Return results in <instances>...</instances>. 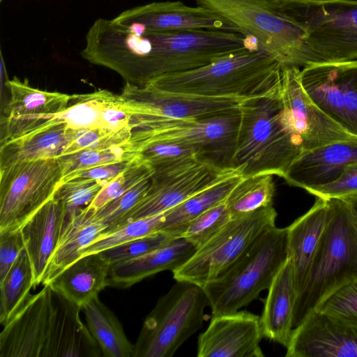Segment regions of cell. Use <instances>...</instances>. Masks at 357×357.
Returning <instances> with one entry per match:
<instances>
[{
  "label": "cell",
  "mask_w": 357,
  "mask_h": 357,
  "mask_svg": "<svg viewBox=\"0 0 357 357\" xmlns=\"http://www.w3.org/2000/svg\"><path fill=\"white\" fill-rule=\"evenodd\" d=\"M280 88L268 95L248 98L239 106L231 167L241 168L243 177L270 174L284 178L303 152L282 107Z\"/></svg>",
  "instance_id": "6da1fadb"
},
{
  "label": "cell",
  "mask_w": 357,
  "mask_h": 357,
  "mask_svg": "<svg viewBox=\"0 0 357 357\" xmlns=\"http://www.w3.org/2000/svg\"><path fill=\"white\" fill-rule=\"evenodd\" d=\"M282 68L281 63L261 48L245 49L199 68L160 76L149 83L190 94L252 98L276 91Z\"/></svg>",
  "instance_id": "7a4b0ae2"
},
{
  "label": "cell",
  "mask_w": 357,
  "mask_h": 357,
  "mask_svg": "<svg viewBox=\"0 0 357 357\" xmlns=\"http://www.w3.org/2000/svg\"><path fill=\"white\" fill-rule=\"evenodd\" d=\"M329 202L328 223L305 285L295 299L293 329L332 294L357 279V225L345 199Z\"/></svg>",
  "instance_id": "3957f363"
},
{
  "label": "cell",
  "mask_w": 357,
  "mask_h": 357,
  "mask_svg": "<svg viewBox=\"0 0 357 357\" xmlns=\"http://www.w3.org/2000/svg\"><path fill=\"white\" fill-rule=\"evenodd\" d=\"M288 228L260 234L227 269L204 287L213 316L234 312L271 286L288 259Z\"/></svg>",
  "instance_id": "277c9868"
},
{
  "label": "cell",
  "mask_w": 357,
  "mask_h": 357,
  "mask_svg": "<svg viewBox=\"0 0 357 357\" xmlns=\"http://www.w3.org/2000/svg\"><path fill=\"white\" fill-rule=\"evenodd\" d=\"M234 23L282 66L304 67L312 62L301 20L279 11L264 0H195Z\"/></svg>",
  "instance_id": "5b68a950"
},
{
  "label": "cell",
  "mask_w": 357,
  "mask_h": 357,
  "mask_svg": "<svg viewBox=\"0 0 357 357\" xmlns=\"http://www.w3.org/2000/svg\"><path fill=\"white\" fill-rule=\"evenodd\" d=\"M209 305L203 287L176 281L146 317L132 357H171L198 330Z\"/></svg>",
  "instance_id": "8992f818"
},
{
  "label": "cell",
  "mask_w": 357,
  "mask_h": 357,
  "mask_svg": "<svg viewBox=\"0 0 357 357\" xmlns=\"http://www.w3.org/2000/svg\"><path fill=\"white\" fill-rule=\"evenodd\" d=\"M240 121L239 107L227 113L191 119L159 118L135 123L129 144L133 151L156 142L196 149L204 159L223 167L231 161Z\"/></svg>",
  "instance_id": "52a82bcc"
},
{
  "label": "cell",
  "mask_w": 357,
  "mask_h": 357,
  "mask_svg": "<svg viewBox=\"0 0 357 357\" xmlns=\"http://www.w3.org/2000/svg\"><path fill=\"white\" fill-rule=\"evenodd\" d=\"M63 183L56 158L14 163L0 168V232L20 230Z\"/></svg>",
  "instance_id": "ba28073f"
},
{
  "label": "cell",
  "mask_w": 357,
  "mask_h": 357,
  "mask_svg": "<svg viewBox=\"0 0 357 357\" xmlns=\"http://www.w3.org/2000/svg\"><path fill=\"white\" fill-rule=\"evenodd\" d=\"M277 212L271 206L232 218L172 272L176 281L203 287L227 269L264 231L275 226Z\"/></svg>",
  "instance_id": "9c48e42d"
},
{
  "label": "cell",
  "mask_w": 357,
  "mask_h": 357,
  "mask_svg": "<svg viewBox=\"0 0 357 357\" xmlns=\"http://www.w3.org/2000/svg\"><path fill=\"white\" fill-rule=\"evenodd\" d=\"M238 174L243 176L241 168L220 167L201 158L155 168L146 195L128 215L123 224L165 213Z\"/></svg>",
  "instance_id": "30bf717a"
},
{
  "label": "cell",
  "mask_w": 357,
  "mask_h": 357,
  "mask_svg": "<svg viewBox=\"0 0 357 357\" xmlns=\"http://www.w3.org/2000/svg\"><path fill=\"white\" fill-rule=\"evenodd\" d=\"M291 13L305 25L312 63L357 61V0L310 1Z\"/></svg>",
  "instance_id": "8fae6325"
},
{
  "label": "cell",
  "mask_w": 357,
  "mask_h": 357,
  "mask_svg": "<svg viewBox=\"0 0 357 357\" xmlns=\"http://www.w3.org/2000/svg\"><path fill=\"white\" fill-rule=\"evenodd\" d=\"M132 112L131 126L149 119H191L216 116L239 107L250 98L206 96L160 89L149 83H126L121 93Z\"/></svg>",
  "instance_id": "7c38bea8"
},
{
  "label": "cell",
  "mask_w": 357,
  "mask_h": 357,
  "mask_svg": "<svg viewBox=\"0 0 357 357\" xmlns=\"http://www.w3.org/2000/svg\"><path fill=\"white\" fill-rule=\"evenodd\" d=\"M301 81L322 111L357 137V61L310 63Z\"/></svg>",
  "instance_id": "4fadbf2b"
},
{
  "label": "cell",
  "mask_w": 357,
  "mask_h": 357,
  "mask_svg": "<svg viewBox=\"0 0 357 357\" xmlns=\"http://www.w3.org/2000/svg\"><path fill=\"white\" fill-rule=\"evenodd\" d=\"M280 93L282 107L300 140L303 151L357 139L310 98L301 84L300 68L282 66Z\"/></svg>",
  "instance_id": "5bb4252c"
},
{
  "label": "cell",
  "mask_w": 357,
  "mask_h": 357,
  "mask_svg": "<svg viewBox=\"0 0 357 357\" xmlns=\"http://www.w3.org/2000/svg\"><path fill=\"white\" fill-rule=\"evenodd\" d=\"M112 20L138 33L207 29L243 33L234 23L211 9L199 5L189 6L181 1H154L139 6Z\"/></svg>",
  "instance_id": "9a60e30c"
},
{
  "label": "cell",
  "mask_w": 357,
  "mask_h": 357,
  "mask_svg": "<svg viewBox=\"0 0 357 357\" xmlns=\"http://www.w3.org/2000/svg\"><path fill=\"white\" fill-rule=\"evenodd\" d=\"M9 98L1 117L0 144L19 138L54 122L68 107L70 96L36 89L18 77L5 82Z\"/></svg>",
  "instance_id": "2e32d148"
},
{
  "label": "cell",
  "mask_w": 357,
  "mask_h": 357,
  "mask_svg": "<svg viewBox=\"0 0 357 357\" xmlns=\"http://www.w3.org/2000/svg\"><path fill=\"white\" fill-rule=\"evenodd\" d=\"M52 310L50 284L31 295L0 333V357H45Z\"/></svg>",
  "instance_id": "e0dca14e"
},
{
  "label": "cell",
  "mask_w": 357,
  "mask_h": 357,
  "mask_svg": "<svg viewBox=\"0 0 357 357\" xmlns=\"http://www.w3.org/2000/svg\"><path fill=\"white\" fill-rule=\"evenodd\" d=\"M260 317L247 311L213 316L197 339V357H264Z\"/></svg>",
  "instance_id": "ac0fdd59"
},
{
  "label": "cell",
  "mask_w": 357,
  "mask_h": 357,
  "mask_svg": "<svg viewBox=\"0 0 357 357\" xmlns=\"http://www.w3.org/2000/svg\"><path fill=\"white\" fill-rule=\"evenodd\" d=\"M286 357H357V325L314 311L293 330Z\"/></svg>",
  "instance_id": "d6986e66"
},
{
  "label": "cell",
  "mask_w": 357,
  "mask_h": 357,
  "mask_svg": "<svg viewBox=\"0 0 357 357\" xmlns=\"http://www.w3.org/2000/svg\"><path fill=\"white\" fill-rule=\"evenodd\" d=\"M81 310V306L52 289V310L45 357L102 356L98 343L80 319Z\"/></svg>",
  "instance_id": "ffe728a7"
},
{
  "label": "cell",
  "mask_w": 357,
  "mask_h": 357,
  "mask_svg": "<svg viewBox=\"0 0 357 357\" xmlns=\"http://www.w3.org/2000/svg\"><path fill=\"white\" fill-rule=\"evenodd\" d=\"M357 162V139L303 151L291 163L284 179L307 190L335 181L347 167Z\"/></svg>",
  "instance_id": "44dd1931"
},
{
  "label": "cell",
  "mask_w": 357,
  "mask_h": 357,
  "mask_svg": "<svg viewBox=\"0 0 357 357\" xmlns=\"http://www.w3.org/2000/svg\"><path fill=\"white\" fill-rule=\"evenodd\" d=\"M132 109L121 94L98 89L91 93L71 95L67 108L57 114L54 119L65 123L75 130H120L132 127Z\"/></svg>",
  "instance_id": "7402d4cb"
},
{
  "label": "cell",
  "mask_w": 357,
  "mask_h": 357,
  "mask_svg": "<svg viewBox=\"0 0 357 357\" xmlns=\"http://www.w3.org/2000/svg\"><path fill=\"white\" fill-rule=\"evenodd\" d=\"M331 215L329 199L317 197L313 206L288 228V255L294 277L296 298L310 275Z\"/></svg>",
  "instance_id": "603a6c76"
},
{
  "label": "cell",
  "mask_w": 357,
  "mask_h": 357,
  "mask_svg": "<svg viewBox=\"0 0 357 357\" xmlns=\"http://www.w3.org/2000/svg\"><path fill=\"white\" fill-rule=\"evenodd\" d=\"M66 223L63 204L53 197L20 229L31 265L33 285L42 284L50 259Z\"/></svg>",
  "instance_id": "cb8c5ba5"
},
{
  "label": "cell",
  "mask_w": 357,
  "mask_h": 357,
  "mask_svg": "<svg viewBox=\"0 0 357 357\" xmlns=\"http://www.w3.org/2000/svg\"><path fill=\"white\" fill-rule=\"evenodd\" d=\"M183 237L142 256L111 264L109 286L128 288L144 279L163 271L178 269L197 251Z\"/></svg>",
  "instance_id": "d4e9b609"
},
{
  "label": "cell",
  "mask_w": 357,
  "mask_h": 357,
  "mask_svg": "<svg viewBox=\"0 0 357 357\" xmlns=\"http://www.w3.org/2000/svg\"><path fill=\"white\" fill-rule=\"evenodd\" d=\"M295 299L293 266L288 257L268 289L260 317L264 337L278 342L285 348L289 344L294 330Z\"/></svg>",
  "instance_id": "484cf974"
},
{
  "label": "cell",
  "mask_w": 357,
  "mask_h": 357,
  "mask_svg": "<svg viewBox=\"0 0 357 357\" xmlns=\"http://www.w3.org/2000/svg\"><path fill=\"white\" fill-rule=\"evenodd\" d=\"M62 121L54 119L48 126L0 145V168L14 163L57 158L75 134Z\"/></svg>",
  "instance_id": "4316f807"
},
{
  "label": "cell",
  "mask_w": 357,
  "mask_h": 357,
  "mask_svg": "<svg viewBox=\"0 0 357 357\" xmlns=\"http://www.w3.org/2000/svg\"><path fill=\"white\" fill-rule=\"evenodd\" d=\"M110 266L100 252L89 254L68 266L50 284L54 290L82 307L109 286Z\"/></svg>",
  "instance_id": "83f0119b"
},
{
  "label": "cell",
  "mask_w": 357,
  "mask_h": 357,
  "mask_svg": "<svg viewBox=\"0 0 357 357\" xmlns=\"http://www.w3.org/2000/svg\"><path fill=\"white\" fill-rule=\"evenodd\" d=\"M107 231L93 212L84 209L67 222L47 266L43 285L50 284L60 273L79 259L84 250Z\"/></svg>",
  "instance_id": "f1b7e54d"
},
{
  "label": "cell",
  "mask_w": 357,
  "mask_h": 357,
  "mask_svg": "<svg viewBox=\"0 0 357 357\" xmlns=\"http://www.w3.org/2000/svg\"><path fill=\"white\" fill-rule=\"evenodd\" d=\"M86 326L105 357H132L133 344L115 314L98 296L82 306Z\"/></svg>",
  "instance_id": "f546056e"
},
{
  "label": "cell",
  "mask_w": 357,
  "mask_h": 357,
  "mask_svg": "<svg viewBox=\"0 0 357 357\" xmlns=\"http://www.w3.org/2000/svg\"><path fill=\"white\" fill-rule=\"evenodd\" d=\"M243 176H234L167 211L160 231L174 238L183 237L190 223L200 214L227 199Z\"/></svg>",
  "instance_id": "4dcf8cb0"
},
{
  "label": "cell",
  "mask_w": 357,
  "mask_h": 357,
  "mask_svg": "<svg viewBox=\"0 0 357 357\" xmlns=\"http://www.w3.org/2000/svg\"><path fill=\"white\" fill-rule=\"evenodd\" d=\"M34 287L29 258L25 248L0 281V324L5 326L26 302Z\"/></svg>",
  "instance_id": "1f68e13d"
},
{
  "label": "cell",
  "mask_w": 357,
  "mask_h": 357,
  "mask_svg": "<svg viewBox=\"0 0 357 357\" xmlns=\"http://www.w3.org/2000/svg\"><path fill=\"white\" fill-rule=\"evenodd\" d=\"M275 186L272 174L243 177L231 192L225 204L231 218L273 206Z\"/></svg>",
  "instance_id": "d6a6232c"
},
{
  "label": "cell",
  "mask_w": 357,
  "mask_h": 357,
  "mask_svg": "<svg viewBox=\"0 0 357 357\" xmlns=\"http://www.w3.org/2000/svg\"><path fill=\"white\" fill-rule=\"evenodd\" d=\"M128 142L121 145L85 149L57 157L63 172V182L68 181L75 174L93 167L132 160L137 154L132 151Z\"/></svg>",
  "instance_id": "836d02e7"
},
{
  "label": "cell",
  "mask_w": 357,
  "mask_h": 357,
  "mask_svg": "<svg viewBox=\"0 0 357 357\" xmlns=\"http://www.w3.org/2000/svg\"><path fill=\"white\" fill-rule=\"evenodd\" d=\"M164 213L134 220L105 233L84 250L82 257L160 231Z\"/></svg>",
  "instance_id": "e575fe53"
},
{
  "label": "cell",
  "mask_w": 357,
  "mask_h": 357,
  "mask_svg": "<svg viewBox=\"0 0 357 357\" xmlns=\"http://www.w3.org/2000/svg\"><path fill=\"white\" fill-rule=\"evenodd\" d=\"M153 167L139 155L120 174L107 182L91 204L86 208L96 211L112 199L121 196L142 181L150 178Z\"/></svg>",
  "instance_id": "d590c367"
},
{
  "label": "cell",
  "mask_w": 357,
  "mask_h": 357,
  "mask_svg": "<svg viewBox=\"0 0 357 357\" xmlns=\"http://www.w3.org/2000/svg\"><path fill=\"white\" fill-rule=\"evenodd\" d=\"M107 182L92 178H75L63 182L54 197L63 204L66 222L86 209Z\"/></svg>",
  "instance_id": "8d00e7d4"
},
{
  "label": "cell",
  "mask_w": 357,
  "mask_h": 357,
  "mask_svg": "<svg viewBox=\"0 0 357 357\" xmlns=\"http://www.w3.org/2000/svg\"><path fill=\"white\" fill-rule=\"evenodd\" d=\"M150 183L151 178L139 183L97 211H92L93 218L106 226L107 232L120 227L128 215L146 195Z\"/></svg>",
  "instance_id": "74e56055"
},
{
  "label": "cell",
  "mask_w": 357,
  "mask_h": 357,
  "mask_svg": "<svg viewBox=\"0 0 357 357\" xmlns=\"http://www.w3.org/2000/svg\"><path fill=\"white\" fill-rule=\"evenodd\" d=\"M231 219L224 202L195 218L188 225L183 237L198 249L219 232Z\"/></svg>",
  "instance_id": "f35d334b"
},
{
  "label": "cell",
  "mask_w": 357,
  "mask_h": 357,
  "mask_svg": "<svg viewBox=\"0 0 357 357\" xmlns=\"http://www.w3.org/2000/svg\"><path fill=\"white\" fill-rule=\"evenodd\" d=\"M132 130L130 126L120 130H77L73 139L61 155L70 154L85 149L107 148L126 144L130 140Z\"/></svg>",
  "instance_id": "ab89813d"
},
{
  "label": "cell",
  "mask_w": 357,
  "mask_h": 357,
  "mask_svg": "<svg viewBox=\"0 0 357 357\" xmlns=\"http://www.w3.org/2000/svg\"><path fill=\"white\" fill-rule=\"evenodd\" d=\"M175 238H176L164 232L158 231L128 241L100 252V253L110 264H113L142 256L166 246Z\"/></svg>",
  "instance_id": "60d3db41"
},
{
  "label": "cell",
  "mask_w": 357,
  "mask_h": 357,
  "mask_svg": "<svg viewBox=\"0 0 357 357\" xmlns=\"http://www.w3.org/2000/svg\"><path fill=\"white\" fill-rule=\"evenodd\" d=\"M314 311L357 325V279L332 294Z\"/></svg>",
  "instance_id": "b9f144b4"
},
{
  "label": "cell",
  "mask_w": 357,
  "mask_h": 357,
  "mask_svg": "<svg viewBox=\"0 0 357 357\" xmlns=\"http://www.w3.org/2000/svg\"><path fill=\"white\" fill-rule=\"evenodd\" d=\"M137 154L153 169L186 159H204L202 153L195 148L167 142L150 144L139 149Z\"/></svg>",
  "instance_id": "7bdbcfd3"
},
{
  "label": "cell",
  "mask_w": 357,
  "mask_h": 357,
  "mask_svg": "<svg viewBox=\"0 0 357 357\" xmlns=\"http://www.w3.org/2000/svg\"><path fill=\"white\" fill-rule=\"evenodd\" d=\"M306 191L325 199H346L357 195V162L347 167L335 181Z\"/></svg>",
  "instance_id": "ee69618b"
},
{
  "label": "cell",
  "mask_w": 357,
  "mask_h": 357,
  "mask_svg": "<svg viewBox=\"0 0 357 357\" xmlns=\"http://www.w3.org/2000/svg\"><path fill=\"white\" fill-rule=\"evenodd\" d=\"M24 249L20 229L0 232V281L5 278Z\"/></svg>",
  "instance_id": "f6af8a7d"
},
{
  "label": "cell",
  "mask_w": 357,
  "mask_h": 357,
  "mask_svg": "<svg viewBox=\"0 0 357 357\" xmlns=\"http://www.w3.org/2000/svg\"><path fill=\"white\" fill-rule=\"evenodd\" d=\"M135 157L132 160L103 165L86 169L75 174L70 180L92 178L109 181L123 172L132 163Z\"/></svg>",
  "instance_id": "bcb514c9"
},
{
  "label": "cell",
  "mask_w": 357,
  "mask_h": 357,
  "mask_svg": "<svg viewBox=\"0 0 357 357\" xmlns=\"http://www.w3.org/2000/svg\"><path fill=\"white\" fill-rule=\"evenodd\" d=\"M276 10L290 13L297 8L301 4L310 1H321L325 0H264Z\"/></svg>",
  "instance_id": "7dc6e473"
},
{
  "label": "cell",
  "mask_w": 357,
  "mask_h": 357,
  "mask_svg": "<svg viewBox=\"0 0 357 357\" xmlns=\"http://www.w3.org/2000/svg\"><path fill=\"white\" fill-rule=\"evenodd\" d=\"M343 199H345L348 202L357 225V195L349 197Z\"/></svg>",
  "instance_id": "c3c4849f"
},
{
  "label": "cell",
  "mask_w": 357,
  "mask_h": 357,
  "mask_svg": "<svg viewBox=\"0 0 357 357\" xmlns=\"http://www.w3.org/2000/svg\"><path fill=\"white\" fill-rule=\"evenodd\" d=\"M3 0H0V1H2Z\"/></svg>",
  "instance_id": "681fc988"
}]
</instances>
